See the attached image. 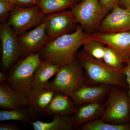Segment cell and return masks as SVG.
Returning a JSON list of instances; mask_svg holds the SVG:
<instances>
[{
  "label": "cell",
  "instance_id": "obj_20",
  "mask_svg": "<svg viewBox=\"0 0 130 130\" xmlns=\"http://www.w3.org/2000/svg\"><path fill=\"white\" fill-rule=\"evenodd\" d=\"M35 130H72L74 129L70 116L55 115L53 120L49 123L37 120L31 122Z\"/></svg>",
  "mask_w": 130,
  "mask_h": 130
},
{
  "label": "cell",
  "instance_id": "obj_19",
  "mask_svg": "<svg viewBox=\"0 0 130 130\" xmlns=\"http://www.w3.org/2000/svg\"><path fill=\"white\" fill-rule=\"evenodd\" d=\"M38 120L37 113L31 107L21 109L1 110L0 121L14 120L27 124Z\"/></svg>",
  "mask_w": 130,
  "mask_h": 130
},
{
  "label": "cell",
  "instance_id": "obj_18",
  "mask_svg": "<svg viewBox=\"0 0 130 130\" xmlns=\"http://www.w3.org/2000/svg\"><path fill=\"white\" fill-rule=\"evenodd\" d=\"M56 93L47 88L32 90L28 97L29 107L32 108L37 113L45 115L47 108Z\"/></svg>",
  "mask_w": 130,
  "mask_h": 130
},
{
  "label": "cell",
  "instance_id": "obj_13",
  "mask_svg": "<svg viewBox=\"0 0 130 130\" xmlns=\"http://www.w3.org/2000/svg\"><path fill=\"white\" fill-rule=\"evenodd\" d=\"M105 106V103L101 101L76 106L70 116L74 129H77L84 124L101 119L104 112Z\"/></svg>",
  "mask_w": 130,
  "mask_h": 130
},
{
  "label": "cell",
  "instance_id": "obj_9",
  "mask_svg": "<svg viewBox=\"0 0 130 130\" xmlns=\"http://www.w3.org/2000/svg\"><path fill=\"white\" fill-rule=\"evenodd\" d=\"M0 38L2 48V68L3 71L8 72L18 60V36L7 23H1Z\"/></svg>",
  "mask_w": 130,
  "mask_h": 130
},
{
  "label": "cell",
  "instance_id": "obj_26",
  "mask_svg": "<svg viewBox=\"0 0 130 130\" xmlns=\"http://www.w3.org/2000/svg\"><path fill=\"white\" fill-rule=\"evenodd\" d=\"M38 1L39 0H12V2L15 6L26 7L37 6Z\"/></svg>",
  "mask_w": 130,
  "mask_h": 130
},
{
  "label": "cell",
  "instance_id": "obj_12",
  "mask_svg": "<svg viewBox=\"0 0 130 130\" xmlns=\"http://www.w3.org/2000/svg\"><path fill=\"white\" fill-rule=\"evenodd\" d=\"M98 31L116 32L130 30V10L116 6L100 24Z\"/></svg>",
  "mask_w": 130,
  "mask_h": 130
},
{
  "label": "cell",
  "instance_id": "obj_11",
  "mask_svg": "<svg viewBox=\"0 0 130 130\" xmlns=\"http://www.w3.org/2000/svg\"><path fill=\"white\" fill-rule=\"evenodd\" d=\"M46 32L50 41L76 29L78 25L71 10L47 14Z\"/></svg>",
  "mask_w": 130,
  "mask_h": 130
},
{
  "label": "cell",
  "instance_id": "obj_24",
  "mask_svg": "<svg viewBox=\"0 0 130 130\" xmlns=\"http://www.w3.org/2000/svg\"><path fill=\"white\" fill-rule=\"evenodd\" d=\"M103 61L107 66L118 70H122L125 66L118 55L108 46L105 47Z\"/></svg>",
  "mask_w": 130,
  "mask_h": 130
},
{
  "label": "cell",
  "instance_id": "obj_3",
  "mask_svg": "<svg viewBox=\"0 0 130 130\" xmlns=\"http://www.w3.org/2000/svg\"><path fill=\"white\" fill-rule=\"evenodd\" d=\"M88 84L83 68L75 57L70 63L61 66L56 76L49 81L46 88L70 96L75 91Z\"/></svg>",
  "mask_w": 130,
  "mask_h": 130
},
{
  "label": "cell",
  "instance_id": "obj_5",
  "mask_svg": "<svg viewBox=\"0 0 130 130\" xmlns=\"http://www.w3.org/2000/svg\"><path fill=\"white\" fill-rule=\"evenodd\" d=\"M128 89L112 86L101 119L111 124L130 123V97Z\"/></svg>",
  "mask_w": 130,
  "mask_h": 130
},
{
  "label": "cell",
  "instance_id": "obj_25",
  "mask_svg": "<svg viewBox=\"0 0 130 130\" xmlns=\"http://www.w3.org/2000/svg\"><path fill=\"white\" fill-rule=\"evenodd\" d=\"M14 5L11 3L0 1V21L1 23H7L10 13Z\"/></svg>",
  "mask_w": 130,
  "mask_h": 130
},
{
  "label": "cell",
  "instance_id": "obj_1",
  "mask_svg": "<svg viewBox=\"0 0 130 130\" xmlns=\"http://www.w3.org/2000/svg\"><path fill=\"white\" fill-rule=\"evenodd\" d=\"M89 35L80 25L73 33L49 41L38 53L41 61H51L61 66L70 63L75 58L78 50L86 41Z\"/></svg>",
  "mask_w": 130,
  "mask_h": 130
},
{
  "label": "cell",
  "instance_id": "obj_16",
  "mask_svg": "<svg viewBox=\"0 0 130 130\" xmlns=\"http://www.w3.org/2000/svg\"><path fill=\"white\" fill-rule=\"evenodd\" d=\"M61 66L51 61H43L37 68L33 77L32 90L46 88L50 79L56 74Z\"/></svg>",
  "mask_w": 130,
  "mask_h": 130
},
{
  "label": "cell",
  "instance_id": "obj_29",
  "mask_svg": "<svg viewBox=\"0 0 130 130\" xmlns=\"http://www.w3.org/2000/svg\"><path fill=\"white\" fill-rule=\"evenodd\" d=\"M20 128L18 126L12 123H2L0 124L1 130H19Z\"/></svg>",
  "mask_w": 130,
  "mask_h": 130
},
{
  "label": "cell",
  "instance_id": "obj_31",
  "mask_svg": "<svg viewBox=\"0 0 130 130\" xmlns=\"http://www.w3.org/2000/svg\"><path fill=\"white\" fill-rule=\"evenodd\" d=\"M8 74L5 73L4 72H0V83H5L7 81Z\"/></svg>",
  "mask_w": 130,
  "mask_h": 130
},
{
  "label": "cell",
  "instance_id": "obj_10",
  "mask_svg": "<svg viewBox=\"0 0 130 130\" xmlns=\"http://www.w3.org/2000/svg\"><path fill=\"white\" fill-rule=\"evenodd\" d=\"M46 22L18 36L19 58H23L40 51L50 41L46 30Z\"/></svg>",
  "mask_w": 130,
  "mask_h": 130
},
{
  "label": "cell",
  "instance_id": "obj_8",
  "mask_svg": "<svg viewBox=\"0 0 130 130\" xmlns=\"http://www.w3.org/2000/svg\"><path fill=\"white\" fill-rule=\"evenodd\" d=\"M95 40L109 46L122 62L130 61V30L116 32H94L89 34L87 41Z\"/></svg>",
  "mask_w": 130,
  "mask_h": 130
},
{
  "label": "cell",
  "instance_id": "obj_32",
  "mask_svg": "<svg viewBox=\"0 0 130 130\" xmlns=\"http://www.w3.org/2000/svg\"><path fill=\"white\" fill-rule=\"evenodd\" d=\"M0 1L7 2L11 3H12V0H0Z\"/></svg>",
  "mask_w": 130,
  "mask_h": 130
},
{
  "label": "cell",
  "instance_id": "obj_21",
  "mask_svg": "<svg viewBox=\"0 0 130 130\" xmlns=\"http://www.w3.org/2000/svg\"><path fill=\"white\" fill-rule=\"evenodd\" d=\"M78 0H39L38 6L46 14L72 9L77 4Z\"/></svg>",
  "mask_w": 130,
  "mask_h": 130
},
{
  "label": "cell",
  "instance_id": "obj_28",
  "mask_svg": "<svg viewBox=\"0 0 130 130\" xmlns=\"http://www.w3.org/2000/svg\"><path fill=\"white\" fill-rule=\"evenodd\" d=\"M122 70V72L125 77L126 81L128 85V94L130 97V61L126 63Z\"/></svg>",
  "mask_w": 130,
  "mask_h": 130
},
{
  "label": "cell",
  "instance_id": "obj_15",
  "mask_svg": "<svg viewBox=\"0 0 130 130\" xmlns=\"http://www.w3.org/2000/svg\"><path fill=\"white\" fill-rule=\"evenodd\" d=\"M29 107L28 96L14 90L7 83H0V108L11 110Z\"/></svg>",
  "mask_w": 130,
  "mask_h": 130
},
{
  "label": "cell",
  "instance_id": "obj_27",
  "mask_svg": "<svg viewBox=\"0 0 130 130\" xmlns=\"http://www.w3.org/2000/svg\"><path fill=\"white\" fill-rule=\"evenodd\" d=\"M120 0H99L100 3L108 11L112 10L116 6H119Z\"/></svg>",
  "mask_w": 130,
  "mask_h": 130
},
{
  "label": "cell",
  "instance_id": "obj_22",
  "mask_svg": "<svg viewBox=\"0 0 130 130\" xmlns=\"http://www.w3.org/2000/svg\"><path fill=\"white\" fill-rule=\"evenodd\" d=\"M78 129L81 130H130V123L111 124L103 121L100 119L82 125Z\"/></svg>",
  "mask_w": 130,
  "mask_h": 130
},
{
  "label": "cell",
  "instance_id": "obj_4",
  "mask_svg": "<svg viewBox=\"0 0 130 130\" xmlns=\"http://www.w3.org/2000/svg\"><path fill=\"white\" fill-rule=\"evenodd\" d=\"M41 62L39 53L18 60L8 71L7 83L13 89L29 97L32 90L34 73Z\"/></svg>",
  "mask_w": 130,
  "mask_h": 130
},
{
  "label": "cell",
  "instance_id": "obj_30",
  "mask_svg": "<svg viewBox=\"0 0 130 130\" xmlns=\"http://www.w3.org/2000/svg\"><path fill=\"white\" fill-rule=\"evenodd\" d=\"M121 8L130 10V0H120L119 6Z\"/></svg>",
  "mask_w": 130,
  "mask_h": 130
},
{
  "label": "cell",
  "instance_id": "obj_6",
  "mask_svg": "<svg viewBox=\"0 0 130 130\" xmlns=\"http://www.w3.org/2000/svg\"><path fill=\"white\" fill-rule=\"evenodd\" d=\"M71 10L77 23L87 34L98 30L108 12L100 4L99 0H83Z\"/></svg>",
  "mask_w": 130,
  "mask_h": 130
},
{
  "label": "cell",
  "instance_id": "obj_14",
  "mask_svg": "<svg viewBox=\"0 0 130 130\" xmlns=\"http://www.w3.org/2000/svg\"><path fill=\"white\" fill-rule=\"evenodd\" d=\"M112 86L104 84L86 85L70 95L76 106L94 102L101 101L109 94Z\"/></svg>",
  "mask_w": 130,
  "mask_h": 130
},
{
  "label": "cell",
  "instance_id": "obj_17",
  "mask_svg": "<svg viewBox=\"0 0 130 130\" xmlns=\"http://www.w3.org/2000/svg\"><path fill=\"white\" fill-rule=\"evenodd\" d=\"M76 107L70 96L56 92L47 108L46 115L53 116L55 115L71 116Z\"/></svg>",
  "mask_w": 130,
  "mask_h": 130
},
{
  "label": "cell",
  "instance_id": "obj_2",
  "mask_svg": "<svg viewBox=\"0 0 130 130\" xmlns=\"http://www.w3.org/2000/svg\"><path fill=\"white\" fill-rule=\"evenodd\" d=\"M75 57L83 68L88 85L104 84L128 90L125 77L122 70L110 67L103 61L96 59L82 50L77 51Z\"/></svg>",
  "mask_w": 130,
  "mask_h": 130
},
{
  "label": "cell",
  "instance_id": "obj_23",
  "mask_svg": "<svg viewBox=\"0 0 130 130\" xmlns=\"http://www.w3.org/2000/svg\"><path fill=\"white\" fill-rule=\"evenodd\" d=\"M83 51L98 60L102 61L105 54V44L95 40H90L83 44Z\"/></svg>",
  "mask_w": 130,
  "mask_h": 130
},
{
  "label": "cell",
  "instance_id": "obj_7",
  "mask_svg": "<svg viewBox=\"0 0 130 130\" xmlns=\"http://www.w3.org/2000/svg\"><path fill=\"white\" fill-rule=\"evenodd\" d=\"M46 16L38 5L26 7L14 6L7 24L19 36L44 23Z\"/></svg>",
  "mask_w": 130,
  "mask_h": 130
}]
</instances>
